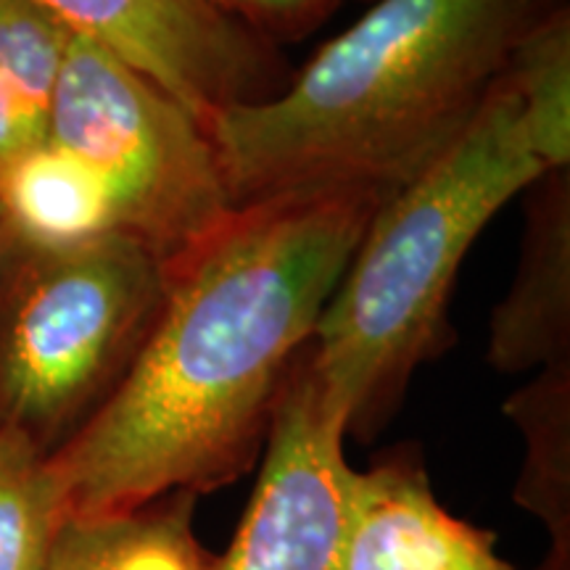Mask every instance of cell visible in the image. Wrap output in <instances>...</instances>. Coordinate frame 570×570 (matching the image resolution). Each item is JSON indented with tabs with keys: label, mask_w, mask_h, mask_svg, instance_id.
<instances>
[{
	"label": "cell",
	"mask_w": 570,
	"mask_h": 570,
	"mask_svg": "<svg viewBox=\"0 0 570 570\" xmlns=\"http://www.w3.org/2000/svg\"><path fill=\"white\" fill-rule=\"evenodd\" d=\"M161 296L164 259L132 235L13 246L0 285V428L51 458L127 375Z\"/></svg>",
	"instance_id": "4"
},
{
	"label": "cell",
	"mask_w": 570,
	"mask_h": 570,
	"mask_svg": "<svg viewBox=\"0 0 570 570\" xmlns=\"http://www.w3.org/2000/svg\"><path fill=\"white\" fill-rule=\"evenodd\" d=\"M544 173L499 75L470 122L377 202L306 344L315 375L346 404L348 436L375 439L394 417L415 370L449 344L446 306L470 246Z\"/></svg>",
	"instance_id": "3"
},
{
	"label": "cell",
	"mask_w": 570,
	"mask_h": 570,
	"mask_svg": "<svg viewBox=\"0 0 570 570\" xmlns=\"http://www.w3.org/2000/svg\"><path fill=\"white\" fill-rule=\"evenodd\" d=\"M348 410L315 375L306 346L277 394L262 473L217 570H346L356 470Z\"/></svg>",
	"instance_id": "6"
},
{
	"label": "cell",
	"mask_w": 570,
	"mask_h": 570,
	"mask_svg": "<svg viewBox=\"0 0 570 570\" xmlns=\"http://www.w3.org/2000/svg\"><path fill=\"white\" fill-rule=\"evenodd\" d=\"M196 494L173 491L122 515L67 520L46 570H217L194 531Z\"/></svg>",
	"instance_id": "10"
},
{
	"label": "cell",
	"mask_w": 570,
	"mask_h": 570,
	"mask_svg": "<svg viewBox=\"0 0 570 570\" xmlns=\"http://www.w3.org/2000/svg\"><path fill=\"white\" fill-rule=\"evenodd\" d=\"M504 415L525 439L515 502L552 537L541 570H570V360L539 367L537 377L512 391Z\"/></svg>",
	"instance_id": "13"
},
{
	"label": "cell",
	"mask_w": 570,
	"mask_h": 570,
	"mask_svg": "<svg viewBox=\"0 0 570 570\" xmlns=\"http://www.w3.org/2000/svg\"><path fill=\"white\" fill-rule=\"evenodd\" d=\"M487 356L499 373L570 360V167L525 190L518 269L491 315Z\"/></svg>",
	"instance_id": "9"
},
{
	"label": "cell",
	"mask_w": 570,
	"mask_h": 570,
	"mask_svg": "<svg viewBox=\"0 0 570 570\" xmlns=\"http://www.w3.org/2000/svg\"><path fill=\"white\" fill-rule=\"evenodd\" d=\"M562 0H373L265 101L206 132L233 204L383 198L470 122L523 32Z\"/></svg>",
	"instance_id": "2"
},
{
	"label": "cell",
	"mask_w": 570,
	"mask_h": 570,
	"mask_svg": "<svg viewBox=\"0 0 570 570\" xmlns=\"http://www.w3.org/2000/svg\"><path fill=\"white\" fill-rule=\"evenodd\" d=\"M497 533L441 508L412 444L356 470L346 570H518L494 550Z\"/></svg>",
	"instance_id": "8"
},
{
	"label": "cell",
	"mask_w": 570,
	"mask_h": 570,
	"mask_svg": "<svg viewBox=\"0 0 570 570\" xmlns=\"http://www.w3.org/2000/svg\"><path fill=\"white\" fill-rule=\"evenodd\" d=\"M71 32L109 48L204 127L283 88L275 46L206 0H35Z\"/></svg>",
	"instance_id": "7"
},
{
	"label": "cell",
	"mask_w": 570,
	"mask_h": 570,
	"mask_svg": "<svg viewBox=\"0 0 570 570\" xmlns=\"http://www.w3.org/2000/svg\"><path fill=\"white\" fill-rule=\"evenodd\" d=\"M71 30L35 0H0V185L48 142Z\"/></svg>",
	"instance_id": "11"
},
{
	"label": "cell",
	"mask_w": 570,
	"mask_h": 570,
	"mask_svg": "<svg viewBox=\"0 0 570 570\" xmlns=\"http://www.w3.org/2000/svg\"><path fill=\"white\" fill-rule=\"evenodd\" d=\"M48 142L96 175L119 233L161 259L209 233L235 206L209 132L194 114L109 48L75 32Z\"/></svg>",
	"instance_id": "5"
},
{
	"label": "cell",
	"mask_w": 570,
	"mask_h": 570,
	"mask_svg": "<svg viewBox=\"0 0 570 570\" xmlns=\"http://www.w3.org/2000/svg\"><path fill=\"white\" fill-rule=\"evenodd\" d=\"M13 246H17V244H13V238H11V233H9V225H6L3 212H0V285H3L6 269H9Z\"/></svg>",
	"instance_id": "17"
},
{
	"label": "cell",
	"mask_w": 570,
	"mask_h": 570,
	"mask_svg": "<svg viewBox=\"0 0 570 570\" xmlns=\"http://www.w3.org/2000/svg\"><path fill=\"white\" fill-rule=\"evenodd\" d=\"M61 523L48 454L0 428V570H46Z\"/></svg>",
	"instance_id": "15"
},
{
	"label": "cell",
	"mask_w": 570,
	"mask_h": 570,
	"mask_svg": "<svg viewBox=\"0 0 570 570\" xmlns=\"http://www.w3.org/2000/svg\"><path fill=\"white\" fill-rule=\"evenodd\" d=\"M0 212L13 244L71 248L119 233L104 185L61 148L40 146L0 185Z\"/></svg>",
	"instance_id": "12"
},
{
	"label": "cell",
	"mask_w": 570,
	"mask_h": 570,
	"mask_svg": "<svg viewBox=\"0 0 570 570\" xmlns=\"http://www.w3.org/2000/svg\"><path fill=\"white\" fill-rule=\"evenodd\" d=\"M214 11L259 40L294 42L323 27L341 0H206Z\"/></svg>",
	"instance_id": "16"
},
{
	"label": "cell",
	"mask_w": 570,
	"mask_h": 570,
	"mask_svg": "<svg viewBox=\"0 0 570 570\" xmlns=\"http://www.w3.org/2000/svg\"><path fill=\"white\" fill-rule=\"evenodd\" d=\"M547 169L570 167V9L552 6L515 42L502 69Z\"/></svg>",
	"instance_id": "14"
},
{
	"label": "cell",
	"mask_w": 570,
	"mask_h": 570,
	"mask_svg": "<svg viewBox=\"0 0 570 570\" xmlns=\"http://www.w3.org/2000/svg\"><path fill=\"white\" fill-rule=\"evenodd\" d=\"M377 202L341 190L240 204L164 259L159 312L130 370L48 458L63 523L209 494L256 465L285 373Z\"/></svg>",
	"instance_id": "1"
}]
</instances>
